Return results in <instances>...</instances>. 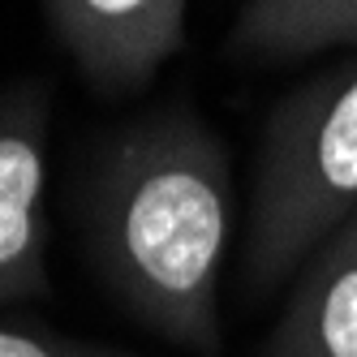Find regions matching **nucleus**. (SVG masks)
<instances>
[{"instance_id":"f257e3e1","label":"nucleus","mask_w":357,"mask_h":357,"mask_svg":"<svg viewBox=\"0 0 357 357\" xmlns=\"http://www.w3.org/2000/svg\"><path fill=\"white\" fill-rule=\"evenodd\" d=\"M237 190L220 134L194 108H155L99 146L82 185V233L108 293L160 340L220 357V275Z\"/></svg>"},{"instance_id":"f03ea898","label":"nucleus","mask_w":357,"mask_h":357,"mask_svg":"<svg viewBox=\"0 0 357 357\" xmlns=\"http://www.w3.org/2000/svg\"><path fill=\"white\" fill-rule=\"evenodd\" d=\"M357 211V56L289 91L263 121L245 284L271 293Z\"/></svg>"},{"instance_id":"7ed1b4c3","label":"nucleus","mask_w":357,"mask_h":357,"mask_svg":"<svg viewBox=\"0 0 357 357\" xmlns=\"http://www.w3.org/2000/svg\"><path fill=\"white\" fill-rule=\"evenodd\" d=\"M47 134L52 82L0 86V305L52 293L47 275Z\"/></svg>"},{"instance_id":"20e7f679","label":"nucleus","mask_w":357,"mask_h":357,"mask_svg":"<svg viewBox=\"0 0 357 357\" xmlns=\"http://www.w3.org/2000/svg\"><path fill=\"white\" fill-rule=\"evenodd\" d=\"M185 13L190 0H43L52 39L104 99L155 82L185 47Z\"/></svg>"},{"instance_id":"39448f33","label":"nucleus","mask_w":357,"mask_h":357,"mask_svg":"<svg viewBox=\"0 0 357 357\" xmlns=\"http://www.w3.org/2000/svg\"><path fill=\"white\" fill-rule=\"evenodd\" d=\"M254 357H357V211L293 271Z\"/></svg>"},{"instance_id":"423d86ee","label":"nucleus","mask_w":357,"mask_h":357,"mask_svg":"<svg viewBox=\"0 0 357 357\" xmlns=\"http://www.w3.org/2000/svg\"><path fill=\"white\" fill-rule=\"evenodd\" d=\"M224 47L245 61H301L357 47V0H245Z\"/></svg>"},{"instance_id":"0eeeda50","label":"nucleus","mask_w":357,"mask_h":357,"mask_svg":"<svg viewBox=\"0 0 357 357\" xmlns=\"http://www.w3.org/2000/svg\"><path fill=\"white\" fill-rule=\"evenodd\" d=\"M0 357H138V353L73 340L43 323H0Z\"/></svg>"}]
</instances>
